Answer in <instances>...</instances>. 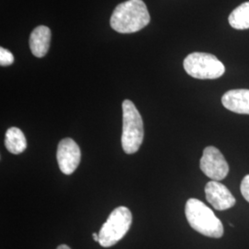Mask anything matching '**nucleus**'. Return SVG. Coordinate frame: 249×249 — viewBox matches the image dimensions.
Masks as SVG:
<instances>
[{"instance_id":"obj_1","label":"nucleus","mask_w":249,"mask_h":249,"mask_svg":"<svg viewBox=\"0 0 249 249\" xmlns=\"http://www.w3.org/2000/svg\"><path fill=\"white\" fill-rule=\"evenodd\" d=\"M151 16L142 0H127L116 6L110 25L117 33L133 34L147 26Z\"/></svg>"},{"instance_id":"obj_2","label":"nucleus","mask_w":249,"mask_h":249,"mask_svg":"<svg viewBox=\"0 0 249 249\" xmlns=\"http://www.w3.org/2000/svg\"><path fill=\"white\" fill-rule=\"evenodd\" d=\"M185 213L187 222L195 231L213 238L223 236V223L202 201L196 198H189L186 203Z\"/></svg>"},{"instance_id":"obj_3","label":"nucleus","mask_w":249,"mask_h":249,"mask_svg":"<svg viewBox=\"0 0 249 249\" xmlns=\"http://www.w3.org/2000/svg\"><path fill=\"white\" fill-rule=\"evenodd\" d=\"M123 109L122 148L126 154H133L139 151L144 138L142 117L130 100H124Z\"/></svg>"},{"instance_id":"obj_4","label":"nucleus","mask_w":249,"mask_h":249,"mask_svg":"<svg viewBox=\"0 0 249 249\" xmlns=\"http://www.w3.org/2000/svg\"><path fill=\"white\" fill-rule=\"evenodd\" d=\"M132 223V214L126 207H118L109 215L99 231V244L110 248L121 240L128 231Z\"/></svg>"},{"instance_id":"obj_5","label":"nucleus","mask_w":249,"mask_h":249,"mask_svg":"<svg viewBox=\"0 0 249 249\" xmlns=\"http://www.w3.org/2000/svg\"><path fill=\"white\" fill-rule=\"evenodd\" d=\"M184 69L189 76L198 80H215L225 72L223 63L215 55L200 52L188 54L184 60Z\"/></svg>"},{"instance_id":"obj_6","label":"nucleus","mask_w":249,"mask_h":249,"mask_svg":"<svg viewBox=\"0 0 249 249\" xmlns=\"http://www.w3.org/2000/svg\"><path fill=\"white\" fill-rule=\"evenodd\" d=\"M200 169L213 181L223 180L229 173V166L223 153L213 146L205 148L200 159Z\"/></svg>"},{"instance_id":"obj_7","label":"nucleus","mask_w":249,"mask_h":249,"mask_svg":"<svg viewBox=\"0 0 249 249\" xmlns=\"http://www.w3.org/2000/svg\"><path fill=\"white\" fill-rule=\"evenodd\" d=\"M80 147L71 138L62 140L57 147L56 159L59 169L65 175H71L80 162Z\"/></svg>"},{"instance_id":"obj_8","label":"nucleus","mask_w":249,"mask_h":249,"mask_svg":"<svg viewBox=\"0 0 249 249\" xmlns=\"http://www.w3.org/2000/svg\"><path fill=\"white\" fill-rule=\"evenodd\" d=\"M205 195L208 202L217 211L229 210L235 204V198L230 190L219 181H210L205 187Z\"/></svg>"},{"instance_id":"obj_9","label":"nucleus","mask_w":249,"mask_h":249,"mask_svg":"<svg viewBox=\"0 0 249 249\" xmlns=\"http://www.w3.org/2000/svg\"><path fill=\"white\" fill-rule=\"evenodd\" d=\"M222 103L233 113L249 115V89H231L223 95Z\"/></svg>"},{"instance_id":"obj_10","label":"nucleus","mask_w":249,"mask_h":249,"mask_svg":"<svg viewBox=\"0 0 249 249\" xmlns=\"http://www.w3.org/2000/svg\"><path fill=\"white\" fill-rule=\"evenodd\" d=\"M51 42V31L48 27L41 25L32 32L29 45L33 54L36 57H44L48 52Z\"/></svg>"},{"instance_id":"obj_11","label":"nucleus","mask_w":249,"mask_h":249,"mask_svg":"<svg viewBox=\"0 0 249 249\" xmlns=\"http://www.w3.org/2000/svg\"><path fill=\"white\" fill-rule=\"evenodd\" d=\"M5 146L12 154H20L26 150V138L23 132L18 127H10L5 137Z\"/></svg>"},{"instance_id":"obj_12","label":"nucleus","mask_w":249,"mask_h":249,"mask_svg":"<svg viewBox=\"0 0 249 249\" xmlns=\"http://www.w3.org/2000/svg\"><path fill=\"white\" fill-rule=\"evenodd\" d=\"M229 23L235 30L249 29V1L238 6L229 16Z\"/></svg>"},{"instance_id":"obj_13","label":"nucleus","mask_w":249,"mask_h":249,"mask_svg":"<svg viewBox=\"0 0 249 249\" xmlns=\"http://www.w3.org/2000/svg\"><path fill=\"white\" fill-rule=\"evenodd\" d=\"M14 62V56L9 50L1 47L0 48V65L2 67H8Z\"/></svg>"},{"instance_id":"obj_14","label":"nucleus","mask_w":249,"mask_h":249,"mask_svg":"<svg viewBox=\"0 0 249 249\" xmlns=\"http://www.w3.org/2000/svg\"><path fill=\"white\" fill-rule=\"evenodd\" d=\"M241 193L243 196L246 198V200L249 202V175L246 176L240 186Z\"/></svg>"},{"instance_id":"obj_15","label":"nucleus","mask_w":249,"mask_h":249,"mask_svg":"<svg viewBox=\"0 0 249 249\" xmlns=\"http://www.w3.org/2000/svg\"><path fill=\"white\" fill-rule=\"evenodd\" d=\"M92 237H93V240L95 241V242H98L99 243V233L94 232V233L92 234Z\"/></svg>"},{"instance_id":"obj_16","label":"nucleus","mask_w":249,"mask_h":249,"mask_svg":"<svg viewBox=\"0 0 249 249\" xmlns=\"http://www.w3.org/2000/svg\"><path fill=\"white\" fill-rule=\"evenodd\" d=\"M56 249H71V248L68 247L67 245H60Z\"/></svg>"}]
</instances>
